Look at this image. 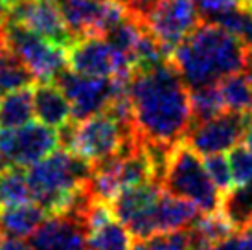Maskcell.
I'll return each instance as SVG.
<instances>
[{
	"instance_id": "d6a6232c",
	"label": "cell",
	"mask_w": 252,
	"mask_h": 250,
	"mask_svg": "<svg viewBox=\"0 0 252 250\" xmlns=\"http://www.w3.org/2000/svg\"><path fill=\"white\" fill-rule=\"evenodd\" d=\"M243 144L252 151V122H251V125L247 127V132H245V136H243Z\"/></svg>"
},
{
	"instance_id": "7402d4cb",
	"label": "cell",
	"mask_w": 252,
	"mask_h": 250,
	"mask_svg": "<svg viewBox=\"0 0 252 250\" xmlns=\"http://www.w3.org/2000/svg\"><path fill=\"white\" fill-rule=\"evenodd\" d=\"M33 201L26 171L21 167H6L0 171V210Z\"/></svg>"
},
{
	"instance_id": "2e32d148",
	"label": "cell",
	"mask_w": 252,
	"mask_h": 250,
	"mask_svg": "<svg viewBox=\"0 0 252 250\" xmlns=\"http://www.w3.org/2000/svg\"><path fill=\"white\" fill-rule=\"evenodd\" d=\"M162 186L157 182H146L138 186H131L122 189L116 199L111 202V210L114 217L124 224H129L136 217L144 216L153 208L162 197Z\"/></svg>"
},
{
	"instance_id": "7a4b0ae2",
	"label": "cell",
	"mask_w": 252,
	"mask_h": 250,
	"mask_svg": "<svg viewBox=\"0 0 252 250\" xmlns=\"http://www.w3.org/2000/svg\"><path fill=\"white\" fill-rule=\"evenodd\" d=\"M173 62L189 91L214 87L224 77L249 70V52L238 37L212 21H201L177 46Z\"/></svg>"
},
{
	"instance_id": "ab89813d",
	"label": "cell",
	"mask_w": 252,
	"mask_h": 250,
	"mask_svg": "<svg viewBox=\"0 0 252 250\" xmlns=\"http://www.w3.org/2000/svg\"><path fill=\"white\" fill-rule=\"evenodd\" d=\"M87 250H89V249H87Z\"/></svg>"
},
{
	"instance_id": "52a82bcc",
	"label": "cell",
	"mask_w": 252,
	"mask_h": 250,
	"mask_svg": "<svg viewBox=\"0 0 252 250\" xmlns=\"http://www.w3.org/2000/svg\"><path fill=\"white\" fill-rule=\"evenodd\" d=\"M59 132L44 124L0 131V153L7 167H30L59 149Z\"/></svg>"
},
{
	"instance_id": "d6986e66",
	"label": "cell",
	"mask_w": 252,
	"mask_h": 250,
	"mask_svg": "<svg viewBox=\"0 0 252 250\" xmlns=\"http://www.w3.org/2000/svg\"><path fill=\"white\" fill-rule=\"evenodd\" d=\"M188 232L191 250H203L230 237L236 228L221 212H216L210 216H203L191 228H188Z\"/></svg>"
},
{
	"instance_id": "8992f818",
	"label": "cell",
	"mask_w": 252,
	"mask_h": 250,
	"mask_svg": "<svg viewBox=\"0 0 252 250\" xmlns=\"http://www.w3.org/2000/svg\"><path fill=\"white\" fill-rule=\"evenodd\" d=\"M129 77H87L66 68L57 76L56 83L70 101L74 122H81L105 111L120 92L127 91Z\"/></svg>"
},
{
	"instance_id": "1f68e13d",
	"label": "cell",
	"mask_w": 252,
	"mask_h": 250,
	"mask_svg": "<svg viewBox=\"0 0 252 250\" xmlns=\"http://www.w3.org/2000/svg\"><path fill=\"white\" fill-rule=\"evenodd\" d=\"M21 2H26V0H0V9L2 11H9V9H13L17 4H21Z\"/></svg>"
},
{
	"instance_id": "83f0119b",
	"label": "cell",
	"mask_w": 252,
	"mask_h": 250,
	"mask_svg": "<svg viewBox=\"0 0 252 250\" xmlns=\"http://www.w3.org/2000/svg\"><path fill=\"white\" fill-rule=\"evenodd\" d=\"M203 250H252V226L236 230L230 237Z\"/></svg>"
},
{
	"instance_id": "8fae6325",
	"label": "cell",
	"mask_w": 252,
	"mask_h": 250,
	"mask_svg": "<svg viewBox=\"0 0 252 250\" xmlns=\"http://www.w3.org/2000/svg\"><path fill=\"white\" fill-rule=\"evenodd\" d=\"M66 52V68L87 77H129L131 66L103 37H81Z\"/></svg>"
},
{
	"instance_id": "3957f363",
	"label": "cell",
	"mask_w": 252,
	"mask_h": 250,
	"mask_svg": "<svg viewBox=\"0 0 252 250\" xmlns=\"http://www.w3.org/2000/svg\"><path fill=\"white\" fill-rule=\"evenodd\" d=\"M59 142L63 149L81 156L92 166L120 153H131L142 144L136 132L127 131L107 111L81 122H70L59 132Z\"/></svg>"
},
{
	"instance_id": "5bb4252c",
	"label": "cell",
	"mask_w": 252,
	"mask_h": 250,
	"mask_svg": "<svg viewBox=\"0 0 252 250\" xmlns=\"http://www.w3.org/2000/svg\"><path fill=\"white\" fill-rule=\"evenodd\" d=\"M89 226L77 214L50 216L30 236V250H87Z\"/></svg>"
},
{
	"instance_id": "8d00e7d4",
	"label": "cell",
	"mask_w": 252,
	"mask_h": 250,
	"mask_svg": "<svg viewBox=\"0 0 252 250\" xmlns=\"http://www.w3.org/2000/svg\"><path fill=\"white\" fill-rule=\"evenodd\" d=\"M249 72H251V77H252V70H249Z\"/></svg>"
},
{
	"instance_id": "44dd1931",
	"label": "cell",
	"mask_w": 252,
	"mask_h": 250,
	"mask_svg": "<svg viewBox=\"0 0 252 250\" xmlns=\"http://www.w3.org/2000/svg\"><path fill=\"white\" fill-rule=\"evenodd\" d=\"M230 224L236 230H241L245 226H251L252 221V184L245 186H234L223 193L221 210Z\"/></svg>"
},
{
	"instance_id": "603a6c76",
	"label": "cell",
	"mask_w": 252,
	"mask_h": 250,
	"mask_svg": "<svg viewBox=\"0 0 252 250\" xmlns=\"http://www.w3.org/2000/svg\"><path fill=\"white\" fill-rule=\"evenodd\" d=\"M210 21L219 24L234 37H238L245 46L252 44V7L247 2H241L239 6L230 7L228 11L216 15Z\"/></svg>"
},
{
	"instance_id": "f546056e",
	"label": "cell",
	"mask_w": 252,
	"mask_h": 250,
	"mask_svg": "<svg viewBox=\"0 0 252 250\" xmlns=\"http://www.w3.org/2000/svg\"><path fill=\"white\" fill-rule=\"evenodd\" d=\"M122 2L126 4L131 17H134L136 21L144 22V24H146L147 17L151 15V11L155 9V6L158 4V0H122Z\"/></svg>"
},
{
	"instance_id": "ba28073f",
	"label": "cell",
	"mask_w": 252,
	"mask_h": 250,
	"mask_svg": "<svg viewBox=\"0 0 252 250\" xmlns=\"http://www.w3.org/2000/svg\"><path fill=\"white\" fill-rule=\"evenodd\" d=\"M252 122V112L224 111L216 118L206 120L203 124L191 125L184 136V144L199 155H223L243 142L247 127Z\"/></svg>"
},
{
	"instance_id": "74e56055",
	"label": "cell",
	"mask_w": 252,
	"mask_h": 250,
	"mask_svg": "<svg viewBox=\"0 0 252 250\" xmlns=\"http://www.w3.org/2000/svg\"><path fill=\"white\" fill-rule=\"evenodd\" d=\"M251 226H252V221H251Z\"/></svg>"
},
{
	"instance_id": "277c9868",
	"label": "cell",
	"mask_w": 252,
	"mask_h": 250,
	"mask_svg": "<svg viewBox=\"0 0 252 250\" xmlns=\"http://www.w3.org/2000/svg\"><path fill=\"white\" fill-rule=\"evenodd\" d=\"M162 189L173 197L193 202L203 216H210L221 210L223 193L210 179L204 167V160H201L199 153L184 142L177 144L173 151L166 177L162 181Z\"/></svg>"
},
{
	"instance_id": "30bf717a",
	"label": "cell",
	"mask_w": 252,
	"mask_h": 250,
	"mask_svg": "<svg viewBox=\"0 0 252 250\" xmlns=\"http://www.w3.org/2000/svg\"><path fill=\"white\" fill-rule=\"evenodd\" d=\"M201 217L203 214L193 202L162 191V197L153 208L126 226L134 239H147L158 234L188 230Z\"/></svg>"
},
{
	"instance_id": "4fadbf2b",
	"label": "cell",
	"mask_w": 252,
	"mask_h": 250,
	"mask_svg": "<svg viewBox=\"0 0 252 250\" xmlns=\"http://www.w3.org/2000/svg\"><path fill=\"white\" fill-rule=\"evenodd\" d=\"M9 21L22 24L61 48H68L76 41L64 22L59 0H26L7 11Z\"/></svg>"
},
{
	"instance_id": "484cf974",
	"label": "cell",
	"mask_w": 252,
	"mask_h": 250,
	"mask_svg": "<svg viewBox=\"0 0 252 250\" xmlns=\"http://www.w3.org/2000/svg\"><path fill=\"white\" fill-rule=\"evenodd\" d=\"M228 166L234 186L252 184V151L245 144H238L234 149H230Z\"/></svg>"
},
{
	"instance_id": "9a60e30c",
	"label": "cell",
	"mask_w": 252,
	"mask_h": 250,
	"mask_svg": "<svg viewBox=\"0 0 252 250\" xmlns=\"http://www.w3.org/2000/svg\"><path fill=\"white\" fill-rule=\"evenodd\" d=\"M33 111L37 120L52 129H63L74 120L68 97L54 81L33 85Z\"/></svg>"
},
{
	"instance_id": "4dcf8cb0",
	"label": "cell",
	"mask_w": 252,
	"mask_h": 250,
	"mask_svg": "<svg viewBox=\"0 0 252 250\" xmlns=\"http://www.w3.org/2000/svg\"><path fill=\"white\" fill-rule=\"evenodd\" d=\"M0 250H30V245L24 243L22 239L0 236Z\"/></svg>"
},
{
	"instance_id": "d4e9b609",
	"label": "cell",
	"mask_w": 252,
	"mask_h": 250,
	"mask_svg": "<svg viewBox=\"0 0 252 250\" xmlns=\"http://www.w3.org/2000/svg\"><path fill=\"white\" fill-rule=\"evenodd\" d=\"M131 250H191L188 230L158 234V236L136 239Z\"/></svg>"
},
{
	"instance_id": "cb8c5ba5",
	"label": "cell",
	"mask_w": 252,
	"mask_h": 250,
	"mask_svg": "<svg viewBox=\"0 0 252 250\" xmlns=\"http://www.w3.org/2000/svg\"><path fill=\"white\" fill-rule=\"evenodd\" d=\"M189 97H191V125L203 124L226 111L217 85L193 89L189 91Z\"/></svg>"
},
{
	"instance_id": "ffe728a7",
	"label": "cell",
	"mask_w": 252,
	"mask_h": 250,
	"mask_svg": "<svg viewBox=\"0 0 252 250\" xmlns=\"http://www.w3.org/2000/svg\"><path fill=\"white\" fill-rule=\"evenodd\" d=\"M217 89L226 111L243 114L252 112V77L249 70L224 77L221 83H217Z\"/></svg>"
},
{
	"instance_id": "7c38bea8",
	"label": "cell",
	"mask_w": 252,
	"mask_h": 250,
	"mask_svg": "<svg viewBox=\"0 0 252 250\" xmlns=\"http://www.w3.org/2000/svg\"><path fill=\"white\" fill-rule=\"evenodd\" d=\"M199 22L201 15L193 0H158L146 26L169 57Z\"/></svg>"
},
{
	"instance_id": "836d02e7",
	"label": "cell",
	"mask_w": 252,
	"mask_h": 250,
	"mask_svg": "<svg viewBox=\"0 0 252 250\" xmlns=\"http://www.w3.org/2000/svg\"><path fill=\"white\" fill-rule=\"evenodd\" d=\"M247 52H249V70H252V44L247 46Z\"/></svg>"
},
{
	"instance_id": "e0dca14e",
	"label": "cell",
	"mask_w": 252,
	"mask_h": 250,
	"mask_svg": "<svg viewBox=\"0 0 252 250\" xmlns=\"http://www.w3.org/2000/svg\"><path fill=\"white\" fill-rule=\"evenodd\" d=\"M48 219V212L37 202H22L0 210V232L2 236L24 239L35 232Z\"/></svg>"
},
{
	"instance_id": "6da1fadb",
	"label": "cell",
	"mask_w": 252,
	"mask_h": 250,
	"mask_svg": "<svg viewBox=\"0 0 252 250\" xmlns=\"http://www.w3.org/2000/svg\"><path fill=\"white\" fill-rule=\"evenodd\" d=\"M127 94L142 142L181 144L184 140L191 127V97L188 85L169 59L134 68Z\"/></svg>"
},
{
	"instance_id": "f1b7e54d",
	"label": "cell",
	"mask_w": 252,
	"mask_h": 250,
	"mask_svg": "<svg viewBox=\"0 0 252 250\" xmlns=\"http://www.w3.org/2000/svg\"><path fill=\"white\" fill-rule=\"evenodd\" d=\"M241 2H245V0H193V4L197 6L199 13H203L208 19H214L216 15L224 13L230 7L239 6Z\"/></svg>"
},
{
	"instance_id": "e575fe53",
	"label": "cell",
	"mask_w": 252,
	"mask_h": 250,
	"mask_svg": "<svg viewBox=\"0 0 252 250\" xmlns=\"http://www.w3.org/2000/svg\"><path fill=\"white\" fill-rule=\"evenodd\" d=\"M6 162H4V158H2V153H0V171H2V169H6Z\"/></svg>"
},
{
	"instance_id": "d590c367",
	"label": "cell",
	"mask_w": 252,
	"mask_h": 250,
	"mask_svg": "<svg viewBox=\"0 0 252 250\" xmlns=\"http://www.w3.org/2000/svg\"><path fill=\"white\" fill-rule=\"evenodd\" d=\"M245 2H247V4H249V6L252 7V0H245Z\"/></svg>"
},
{
	"instance_id": "5b68a950",
	"label": "cell",
	"mask_w": 252,
	"mask_h": 250,
	"mask_svg": "<svg viewBox=\"0 0 252 250\" xmlns=\"http://www.w3.org/2000/svg\"><path fill=\"white\" fill-rule=\"evenodd\" d=\"M6 44L30 70L37 83H52L66 70V52L6 15Z\"/></svg>"
},
{
	"instance_id": "ac0fdd59",
	"label": "cell",
	"mask_w": 252,
	"mask_h": 250,
	"mask_svg": "<svg viewBox=\"0 0 252 250\" xmlns=\"http://www.w3.org/2000/svg\"><path fill=\"white\" fill-rule=\"evenodd\" d=\"M33 85L0 96V131L19 129L33 118Z\"/></svg>"
},
{
	"instance_id": "4316f807",
	"label": "cell",
	"mask_w": 252,
	"mask_h": 250,
	"mask_svg": "<svg viewBox=\"0 0 252 250\" xmlns=\"http://www.w3.org/2000/svg\"><path fill=\"white\" fill-rule=\"evenodd\" d=\"M204 167L221 193H226L228 189H232L234 182H232L228 158H224L223 155H208V156H204Z\"/></svg>"
},
{
	"instance_id": "f35d334b",
	"label": "cell",
	"mask_w": 252,
	"mask_h": 250,
	"mask_svg": "<svg viewBox=\"0 0 252 250\" xmlns=\"http://www.w3.org/2000/svg\"><path fill=\"white\" fill-rule=\"evenodd\" d=\"M0 236H2V232H0Z\"/></svg>"
},
{
	"instance_id": "9c48e42d",
	"label": "cell",
	"mask_w": 252,
	"mask_h": 250,
	"mask_svg": "<svg viewBox=\"0 0 252 250\" xmlns=\"http://www.w3.org/2000/svg\"><path fill=\"white\" fill-rule=\"evenodd\" d=\"M59 6L74 39L105 37L131 15L122 0H59Z\"/></svg>"
}]
</instances>
